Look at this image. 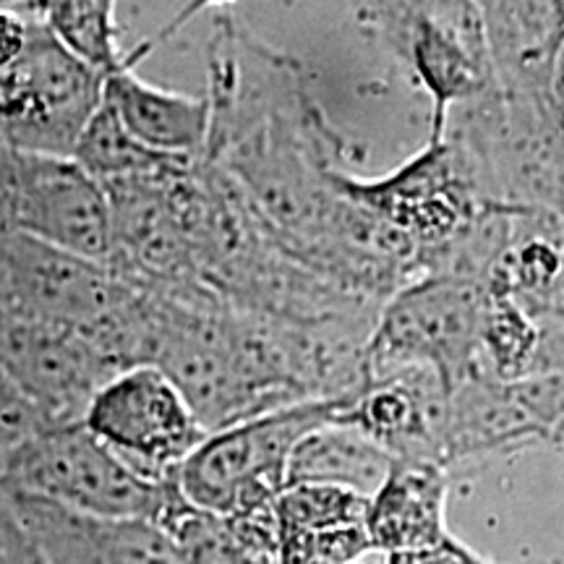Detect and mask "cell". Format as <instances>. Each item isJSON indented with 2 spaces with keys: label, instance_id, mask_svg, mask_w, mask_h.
<instances>
[{
  "label": "cell",
  "instance_id": "1",
  "mask_svg": "<svg viewBox=\"0 0 564 564\" xmlns=\"http://www.w3.org/2000/svg\"><path fill=\"white\" fill-rule=\"evenodd\" d=\"M0 489L40 499L95 523H158L175 489L150 481L84 423L47 426L13 449Z\"/></svg>",
  "mask_w": 564,
  "mask_h": 564
},
{
  "label": "cell",
  "instance_id": "2",
  "mask_svg": "<svg viewBox=\"0 0 564 564\" xmlns=\"http://www.w3.org/2000/svg\"><path fill=\"white\" fill-rule=\"evenodd\" d=\"M489 285L460 274H419L379 308L366 343V384L400 369H429L453 392L481 371Z\"/></svg>",
  "mask_w": 564,
  "mask_h": 564
},
{
  "label": "cell",
  "instance_id": "3",
  "mask_svg": "<svg viewBox=\"0 0 564 564\" xmlns=\"http://www.w3.org/2000/svg\"><path fill=\"white\" fill-rule=\"evenodd\" d=\"M350 398L306 400L212 432L175 474L181 494L196 510L225 518L270 510L288 486L295 444L335 423Z\"/></svg>",
  "mask_w": 564,
  "mask_h": 564
},
{
  "label": "cell",
  "instance_id": "4",
  "mask_svg": "<svg viewBox=\"0 0 564 564\" xmlns=\"http://www.w3.org/2000/svg\"><path fill=\"white\" fill-rule=\"evenodd\" d=\"M356 19L408 63L432 100V133L442 141L449 112L494 91L478 3H369Z\"/></svg>",
  "mask_w": 564,
  "mask_h": 564
},
{
  "label": "cell",
  "instance_id": "5",
  "mask_svg": "<svg viewBox=\"0 0 564 564\" xmlns=\"http://www.w3.org/2000/svg\"><path fill=\"white\" fill-rule=\"evenodd\" d=\"M333 183L415 246L419 274L436 251L460 238L491 207L474 162L453 139L429 141L405 165L373 181L345 173L340 165L333 171Z\"/></svg>",
  "mask_w": 564,
  "mask_h": 564
},
{
  "label": "cell",
  "instance_id": "6",
  "mask_svg": "<svg viewBox=\"0 0 564 564\" xmlns=\"http://www.w3.org/2000/svg\"><path fill=\"white\" fill-rule=\"evenodd\" d=\"M105 97V76L76 61L32 6L26 45L0 70V137L13 152L70 158Z\"/></svg>",
  "mask_w": 564,
  "mask_h": 564
},
{
  "label": "cell",
  "instance_id": "7",
  "mask_svg": "<svg viewBox=\"0 0 564 564\" xmlns=\"http://www.w3.org/2000/svg\"><path fill=\"white\" fill-rule=\"evenodd\" d=\"M84 426L150 481H171L209 432L171 377L154 364L123 369L97 390Z\"/></svg>",
  "mask_w": 564,
  "mask_h": 564
},
{
  "label": "cell",
  "instance_id": "8",
  "mask_svg": "<svg viewBox=\"0 0 564 564\" xmlns=\"http://www.w3.org/2000/svg\"><path fill=\"white\" fill-rule=\"evenodd\" d=\"M131 295L133 285L112 267L0 228V306L6 312L95 335Z\"/></svg>",
  "mask_w": 564,
  "mask_h": 564
},
{
  "label": "cell",
  "instance_id": "9",
  "mask_svg": "<svg viewBox=\"0 0 564 564\" xmlns=\"http://www.w3.org/2000/svg\"><path fill=\"white\" fill-rule=\"evenodd\" d=\"M11 230L95 264L116 253L108 188L70 158L17 152Z\"/></svg>",
  "mask_w": 564,
  "mask_h": 564
},
{
  "label": "cell",
  "instance_id": "10",
  "mask_svg": "<svg viewBox=\"0 0 564 564\" xmlns=\"http://www.w3.org/2000/svg\"><path fill=\"white\" fill-rule=\"evenodd\" d=\"M0 369L53 423H82L97 390L123 369L79 329L0 314Z\"/></svg>",
  "mask_w": 564,
  "mask_h": 564
},
{
  "label": "cell",
  "instance_id": "11",
  "mask_svg": "<svg viewBox=\"0 0 564 564\" xmlns=\"http://www.w3.org/2000/svg\"><path fill=\"white\" fill-rule=\"evenodd\" d=\"M494 91L507 108L560 110L552 95L564 3H478Z\"/></svg>",
  "mask_w": 564,
  "mask_h": 564
},
{
  "label": "cell",
  "instance_id": "12",
  "mask_svg": "<svg viewBox=\"0 0 564 564\" xmlns=\"http://www.w3.org/2000/svg\"><path fill=\"white\" fill-rule=\"evenodd\" d=\"M444 411L447 392L442 379L434 371L413 366L366 384L352 394L335 423L369 436L392 460L442 465Z\"/></svg>",
  "mask_w": 564,
  "mask_h": 564
},
{
  "label": "cell",
  "instance_id": "13",
  "mask_svg": "<svg viewBox=\"0 0 564 564\" xmlns=\"http://www.w3.org/2000/svg\"><path fill=\"white\" fill-rule=\"evenodd\" d=\"M274 518L280 564H356L373 552L369 499L340 486H285Z\"/></svg>",
  "mask_w": 564,
  "mask_h": 564
},
{
  "label": "cell",
  "instance_id": "14",
  "mask_svg": "<svg viewBox=\"0 0 564 564\" xmlns=\"http://www.w3.org/2000/svg\"><path fill=\"white\" fill-rule=\"evenodd\" d=\"M447 497V468L423 460H394L384 484L369 499L366 525L373 552H419L453 541Z\"/></svg>",
  "mask_w": 564,
  "mask_h": 564
},
{
  "label": "cell",
  "instance_id": "15",
  "mask_svg": "<svg viewBox=\"0 0 564 564\" xmlns=\"http://www.w3.org/2000/svg\"><path fill=\"white\" fill-rule=\"evenodd\" d=\"M139 55L133 53L129 66L105 79V100L147 150L167 158L204 160L212 131L209 100L139 79L133 70Z\"/></svg>",
  "mask_w": 564,
  "mask_h": 564
},
{
  "label": "cell",
  "instance_id": "16",
  "mask_svg": "<svg viewBox=\"0 0 564 564\" xmlns=\"http://www.w3.org/2000/svg\"><path fill=\"white\" fill-rule=\"evenodd\" d=\"M154 528L165 535L178 564H280L274 507L228 518L212 514L188 505L175 481Z\"/></svg>",
  "mask_w": 564,
  "mask_h": 564
},
{
  "label": "cell",
  "instance_id": "17",
  "mask_svg": "<svg viewBox=\"0 0 564 564\" xmlns=\"http://www.w3.org/2000/svg\"><path fill=\"white\" fill-rule=\"evenodd\" d=\"M394 460L369 436L343 423H327L295 444L288 463V486H340L371 499L384 484Z\"/></svg>",
  "mask_w": 564,
  "mask_h": 564
},
{
  "label": "cell",
  "instance_id": "18",
  "mask_svg": "<svg viewBox=\"0 0 564 564\" xmlns=\"http://www.w3.org/2000/svg\"><path fill=\"white\" fill-rule=\"evenodd\" d=\"M87 171L91 178L100 181L102 186L112 183L147 178V175H160L178 171L183 165H192L199 160H181L158 154L139 144L137 139L126 131V126L118 118V112L110 108V102L102 97V105L95 116L89 118L87 129L82 131L76 150L70 154Z\"/></svg>",
  "mask_w": 564,
  "mask_h": 564
},
{
  "label": "cell",
  "instance_id": "19",
  "mask_svg": "<svg viewBox=\"0 0 564 564\" xmlns=\"http://www.w3.org/2000/svg\"><path fill=\"white\" fill-rule=\"evenodd\" d=\"M40 21L66 51L84 66L108 79L129 66V55L118 42L116 3L108 0H63L37 3Z\"/></svg>",
  "mask_w": 564,
  "mask_h": 564
},
{
  "label": "cell",
  "instance_id": "20",
  "mask_svg": "<svg viewBox=\"0 0 564 564\" xmlns=\"http://www.w3.org/2000/svg\"><path fill=\"white\" fill-rule=\"evenodd\" d=\"M539 358V327L518 301L486 295L481 322V371L502 382L531 377Z\"/></svg>",
  "mask_w": 564,
  "mask_h": 564
},
{
  "label": "cell",
  "instance_id": "21",
  "mask_svg": "<svg viewBox=\"0 0 564 564\" xmlns=\"http://www.w3.org/2000/svg\"><path fill=\"white\" fill-rule=\"evenodd\" d=\"M32 6H0V70L17 63L26 45Z\"/></svg>",
  "mask_w": 564,
  "mask_h": 564
},
{
  "label": "cell",
  "instance_id": "22",
  "mask_svg": "<svg viewBox=\"0 0 564 564\" xmlns=\"http://www.w3.org/2000/svg\"><path fill=\"white\" fill-rule=\"evenodd\" d=\"M470 549L453 539L444 546L419 549V552L387 554V564H468Z\"/></svg>",
  "mask_w": 564,
  "mask_h": 564
},
{
  "label": "cell",
  "instance_id": "23",
  "mask_svg": "<svg viewBox=\"0 0 564 564\" xmlns=\"http://www.w3.org/2000/svg\"><path fill=\"white\" fill-rule=\"evenodd\" d=\"M13 165H17V152L0 137V228H11Z\"/></svg>",
  "mask_w": 564,
  "mask_h": 564
},
{
  "label": "cell",
  "instance_id": "24",
  "mask_svg": "<svg viewBox=\"0 0 564 564\" xmlns=\"http://www.w3.org/2000/svg\"><path fill=\"white\" fill-rule=\"evenodd\" d=\"M552 95H554V102L560 112L564 116V45L560 55H556V63H554V76H552Z\"/></svg>",
  "mask_w": 564,
  "mask_h": 564
},
{
  "label": "cell",
  "instance_id": "25",
  "mask_svg": "<svg viewBox=\"0 0 564 564\" xmlns=\"http://www.w3.org/2000/svg\"><path fill=\"white\" fill-rule=\"evenodd\" d=\"M546 444H549V447L554 449L556 455L564 457V415H562L560 421L554 423L552 432H549V436H546Z\"/></svg>",
  "mask_w": 564,
  "mask_h": 564
},
{
  "label": "cell",
  "instance_id": "26",
  "mask_svg": "<svg viewBox=\"0 0 564 564\" xmlns=\"http://www.w3.org/2000/svg\"><path fill=\"white\" fill-rule=\"evenodd\" d=\"M356 564H364V562H356Z\"/></svg>",
  "mask_w": 564,
  "mask_h": 564
}]
</instances>
